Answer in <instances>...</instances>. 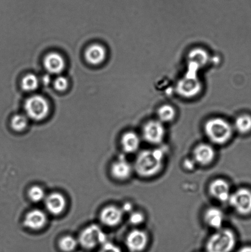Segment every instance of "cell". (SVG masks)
Masks as SVG:
<instances>
[{"mask_svg":"<svg viewBox=\"0 0 251 252\" xmlns=\"http://www.w3.org/2000/svg\"><path fill=\"white\" fill-rule=\"evenodd\" d=\"M164 158V153L161 149L142 151L135 159L134 169L140 177H153L162 170Z\"/></svg>","mask_w":251,"mask_h":252,"instance_id":"6da1fadb","label":"cell"},{"mask_svg":"<svg viewBox=\"0 0 251 252\" xmlns=\"http://www.w3.org/2000/svg\"><path fill=\"white\" fill-rule=\"evenodd\" d=\"M204 130L211 142L223 145L232 137L233 127L222 118H213L206 122Z\"/></svg>","mask_w":251,"mask_h":252,"instance_id":"7a4b0ae2","label":"cell"},{"mask_svg":"<svg viewBox=\"0 0 251 252\" xmlns=\"http://www.w3.org/2000/svg\"><path fill=\"white\" fill-rule=\"evenodd\" d=\"M237 243L234 233L230 229H220L213 234L206 243L207 252H231Z\"/></svg>","mask_w":251,"mask_h":252,"instance_id":"3957f363","label":"cell"},{"mask_svg":"<svg viewBox=\"0 0 251 252\" xmlns=\"http://www.w3.org/2000/svg\"><path fill=\"white\" fill-rule=\"evenodd\" d=\"M197 72V71L188 68L186 75L179 81L177 91L181 97L191 98L201 92L202 85L199 80Z\"/></svg>","mask_w":251,"mask_h":252,"instance_id":"277c9868","label":"cell"},{"mask_svg":"<svg viewBox=\"0 0 251 252\" xmlns=\"http://www.w3.org/2000/svg\"><path fill=\"white\" fill-rule=\"evenodd\" d=\"M27 117L34 121H41L48 115L49 105L48 101L41 95L31 96L25 103Z\"/></svg>","mask_w":251,"mask_h":252,"instance_id":"5b68a950","label":"cell"},{"mask_svg":"<svg viewBox=\"0 0 251 252\" xmlns=\"http://www.w3.org/2000/svg\"><path fill=\"white\" fill-rule=\"evenodd\" d=\"M228 203L237 213L242 216L251 214V191L242 188L231 194Z\"/></svg>","mask_w":251,"mask_h":252,"instance_id":"8992f818","label":"cell"},{"mask_svg":"<svg viewBox=\"0 0 251 252\" xmlns=\"http://www.w3.org/2000/svg\"><path fill=\"white\" fill-rule=\"evenodd\" d=\"M107 236L100 226L92 224L81 233L79 242L84 248L91 249L98 244L107 243Z\"/></svg>","mask_w":251,"mask_h":252,"instance_id":"52a82bcc","label":"cell"},{"mask_svg":"<svg viewBox=\"0 0 251 252\" xmlns=\"http://www.w3.org/2000/svg\"><path fill=\"white\" fill-rule=\"evenodd\" d=\"M166 135L163 123L159 120L149 121L142 128V137L150 144L158 145L163 142Z\"/></svg>","mask_w":251,"mask_h":252,"instance_id":"ba28073f","label":"cell"},{"mask_svg":"<svg viewBox=\"0 0 251 252\" xmlns=\"http://www.w3.org/2000/svg\"><path fill=\"white\" fill-rule=\"evenodd\" d=\"M148 236L146 232L135 229L128 234L126 238L127 248L132 252H141L146 248Z\"/></svg>","mask_w":251,"mask_h":252,"instance_id":"9c48e42d","label":"cell"},{"mask_svg":"<svg viewBox=\"0 0 251 252\" xmlns=\"http://www.w3.org/2000/svg\"><path fill=\"white\" fill-rule=\"evenodd\" d=\"M211 196L218 201L228 202L231 194L229 184L225 180L221 179L213 180L209 186Z\"/></svg>","mask_w":251,"mask_h":252,"instance_id":"30bf717a","label":"cell"},{"mask_svg":"<svg viewBox=\"0 0 251 252\" xmlns=\"http://www.w3.org/2000/svg\"><path fill=\"white\" fill-rule=\"evenodd\" d=\"M215 149L206 143H201L196 146L193 153L194 160L201 165L210 164L215 159Z\"/></svg>","mask_w":251,"mask_h":252,"instance_id":"8fae6325","label":"cell"},{"mask_svg":"<svg viewBox=\"0 0 251 252\" xmlns=\"http://www.w3.org/2000/svg\"><path fill=\"white\" fill-rule=\"evenodd\" d=\"M124 211L119 207L108 206L103 210L100 215L102 223L108 226H115L122 221Z\"/></svg>","mask_w":251,"mask_h":252,"instance_id":"7c38bea8","label":"cell"},{"mask_svg":"<svg viewBox=\"0 0 251 252\" xmlns=\"http://www.w3.org/2000/svg\"><path fill=\"white\" fill-rule=\"evenodd\" d=\"M47 216L41 210H33L27 214L24 219V225L29 229L38 230L45 225Z\"/></svg>","mask_w":251,"mask_h":252,"instance_id":"4fadbf2b","label":"cell"},{"mask_svg":"<svg viewBox=\"0 0 251 252\" xmlns=\"http://www.w3.org/2000/svg\"><path fill=\"white\" fill-rule=\"evenodd\" d=\"M46 70L51 74H59L65 68V61L63 57L56 53H51L46 56L44 61Z\"/></svg>","mask_w":251,"mask_h":252,"instance_id":"5bb4252c","label":"cell"},{"mask_svg":"<svg viewBox=\"0 0 251 252\" xmlns=\"http://www.w3.org/2000/svg\"><path fill=\"white\" fill-rule=\"evenodd\" d=\"M204 221L211 228L219 230L222 228L224 216L222 211L216 207H211L204 214Z\"/></svg>","mask_w":251,"mask_h":252,"instance_id":"9a60e30c","label":"cell"},{"mask_svg":"<svg viewBox=\"0 0 251 252\" xmlns=\"http://www.w3.org/2000/svg\"><path fill=\"white\" fill-rule=\"evenodd\" d=\"M133 167L131 164L124 158H120L112 164V176L117 180H125L131 176Z\"/></svg>","mask_w":251,"mask_h":252,"instance_id":"2e32d148","label":"cell"},{"mask_svg":"<svg viewBox=\"0 0 251 252\" xmlns=\"http://www.w3.org/2000/svg\"><path fill=\"white\" fill-rule=\"evenodd\" d=\"M46 209L53 215H58L64 211L66 206V200L62 194L54 192L46 197Z\"/></svg>","mask_w":251,"mask_h":252,"instance_id":"e0dca14e","label":"cell"},{"mask_svg":"<svg viewBox=\"0 0 251 252\" xmlns=\"http://www.w3.org/2000/svg\"><path fill=\"white\" fill-rule=\"evenodd\" d=\"M107 56V51L102 45L98 44H92L85 51L86 61L92 65H99L105 61Z\"/></svg>","mask_w":251,"mask_h":252,"instance_id":"ac0fdd59","label":"cell"},{"mask_svg":"<svg viewBox=\"0 0 251 252\" xmlns=\"http://www.w3.org/2000/svg\"><path fill=\"white\" fill-rule=\"evenodd\" d=\"M140 138L137 133L127 132L123 135L121 139V144L123 150L127 153H134L139 149Z\"/></svg>","mask_w":251,"mask_h":252,"instance_id":"d6986e66","label":"cell"},{"mask_svg":"<svg viewBox=\"0 0 251 252\" xmlns=\"http://www.w3.org/2000/svg\"><path fill=\"white\" fill-rule=\"evenodd\" d=\"M188 59V63L201 69L207 63L209 56L207 52L204 49L196 48L189 53Z\"/></svg>","mask_w":251,"mask_h":252,"instance_id":"ffe728a7","label":"cell"},{"mask_svg":"<svg viewBox=\"0 0 251 252\" xmlns=\"http://www.w3.org/2000/svg\"><path fill=\"white\" fill-rule=\"evenodd\" d=\"M234 128L242 134H247L251 131V116L242 115L236 119Z\"/></svg>","mask_w":251,"mask_h":252,"instance_id":"44dd1931","label":"cell"},{"mask_svg":"<svg viewBox=\"0 0 251 252\" xmlns=\"http://www.w3.org/2000/svg\"><path fill=\"white\" fill-rule=\"evenodd\" d=\"M176 115V110L172 106L164 105L159 108L157 112L159 121L162 123L171 122Z\"/></svg>","mask_w":251,"mask_h":252,"instance_id":"7402d4cb","label":"cell"},{"mask_svg":"<svg viewBox=\"0 0 251 252\" xmlns=\"http://www.w3.org/2000/svg\"><path fill=\"white\" fill-rule=\"evenodd\" d=\"M39 84L38 78L35 75L28 74L22 81V87L24 90L31 92L38 88Z\"/></svg>","mask_w":251,"mask_h":252,"instance_id":"603a6c76","label":"cell"},{"mask_svg":"<svg viewBox=\"0 0 251 252\" xmlns=\"http://www.w3.org/2000/svg\"><path fill=\"white\" fill-rule=\"evenodd\" d=\"M77 245L78 241L73 237L70 236L63 237L59 242V247L61 250L65 252L73 251Z\"/></svg>","mask_w":251,"mask_h":252,"instance_id":"cb8c5ba5","label":"cell"},{"mask_svg":"<svg viewBox=\"0 0 251 252\" xmlns=\"http://www.w3.org/2000/svg\"><path fill=\"white\" fill-rule=\"evenodd\" d=\"M28 118L23 115H17L11 120V126L14 130L20 132L25 129L28 125Z\"/></svg>","mask_w":251,"mask_h":252,"instance_id":"d4e9b609","label":"cell"},{"mask_svg":"<svg viewBox=\"0 0 251 252\" xmlns=\"http://www.w3.org/2000/svg\"><path fill=\"white\" fill-rule=\"evenodd\" d=\"M28 195L29 198L33 202H39L45 198V192L38 186L31 187L29 190Z\"/></svg>","mask_w":251,"mask_h":252,"instance_id":"484cf974","label":"cell"},{"mask_svg":"<svg viewBox=\"0 0 251 252\" xmlns=\"http://www.w3.org/2000/svg\"><path fill=\"white\" fill-rule=\"evenodd\" d=\"M54 85L56 90L63 91L68 88V81L67 78L64 77V76H58L54 81Z\"/></svg>","mask_w":251,"mask_h":252,"instance_id":"4316f807","label":"cell"},{"mask_svg":"<svg viewBox=\"0 0 251 252\" xmlns=\"http://www.w3.org/2000/svg\"><path fill=\"white\" fill-rule=\"evenodd\" d=\"M144 221V216L143 214L139 212H134L130 217V221L134 225H139L143 223Z\"/></svg>","mask_w":251,"mask_h":252,"instance_id":"83f0119b","label":"cell"},{"mask_svg":"<svg viewBox=\"0 0 251 252\" xmlns=\"http://www.w3.org/2000/svg\"><path fill=\"white\" fill-rule=\"evenodd\" d=\"M98 252H122V251L119 247L107 242V243L103 244L102 248Z\"/></svg>","mask_w":251,"mask_h":252,"instance_id":"f1b7e54d","label":"cell"},{"mask_svg":"<svg viewBox=\"0 0 251 252\" xmlns=\"http://www.w3.org/2000/svg\"><path fill=\"white\" fill-rule=\"evenodd\" d=\"M42 83L44 85H48L51 83V78L50 75H45L43 76L41 79Z\"/></svg>","mask_w":251,"mask_h":252,"instance_id":"f546056e","label":"cell"},{"mask_svg":"<svg viewBox=\"0 0 251 252\" xmlns=\"http://www.w3.org/2000/svg\"><path fill=\"white\" fill-rule=\"evenodd\" d=\"M237 252H251V247L246 246L244 248L240 249Z\"/></svg>","mask_w":251,"mask_h":252,"instance_id":"4dcf8cb0","label":"cell"},{"mask_svg":"<svg viewBox=\"0 0 251 252\" xmlns=\"http://www.w3.org/2000/svg\"><path fill=\"white\" fill-rule=\"evenodd\" d=\"M194 163L193 162V161H191V160H187V162H185V165H186V167H189V165H191V167L193 168V166H194Z\"/></svg>","mask_w":251,"mask_h":252,"instance_id":"1f68e13d","label":"cell"},{"mask_svg":"<svg viewBox=\"0 0 251 252\" xmlns=\"http://www.w3.org/2000/svg\"><path fill=\"white\" fill-rule=\"evenodd\" d=\"M125 209H126L127 211H129L131 209V206L130 204H126L124 207Z\"/></svg>","mask_w":251,"mask_h":252,"instance_id":"d6a6232c","label":"cell"}]
</instances>
